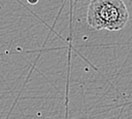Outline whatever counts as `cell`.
I'll list each match as a JSON object with an SVG mask.
<instances>
[{
    "mask_svg": "<svg viewBox=\"0 0 132 119\" xmlns=\"http://www.w3.org/2000/svg\"><path fill=\"white\" fill-rule=\"evenodd\" d=\"M129 21V11L123 0H91L87 23L93 29L119 31Z\"/></svg>",
    "mask_w": 132,
    "mask_h": 119,
    "instance_id": "obj_1",
    "label": "cell"
},
{
    "mask_svg": "<svg viewBox=\"0 0 132 119\" xmlns=\"http://www.w3.org/2000/svg\"><path fill=\"white\" fill-rule=\"evenodd\" d=\"M37 1H38V0H28V2L31 3V4H35Z\"/></svg>",
    "mask_w": 132,
    "mask_h": 119,
    "instance_id": "obj_2",
    "label": "cell"
}]
</instances>
